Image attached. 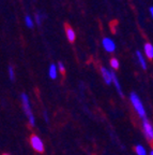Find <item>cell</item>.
<instances>
[{"label": "cell", "instance_id": "cell-1", "mask_svg": "<svg viewBox=\"0 0 153 155\" xmlns=\"http://www.w3.org/2000/svg\"><path fill=\"white\" fill-rule=\"evenodd\" d=\"M20 99H22V107H23V110H24L25 114L27 115L28 117V121L30 126L33 127L36 125V119H34V115L32 113V110H31V106H30V101H29V98H28V95L26 93H22L20 94Z\"/></svg>", "mask_w": 153, "mask_h": 155}, {"label": "cell", "instance_id": "cell-2", "mask_svg": "<svg viewBox=\"0 0 153 155\" xmlns=\"http://www.w3.org/2000/svg\"><path fill=\"white\" fill-rule=\"evenodd\" d=\"M130 100H131V104L134 107L135 111L137 112L139 116H140L142 120L147 119V113H146V109H145L144 104L140 100V98L138 97V95L136 93H131L130 95Z\"/></svg>", "mask_w": 153, "mask_h": 155}, {"label": "cell", "instance_id": "cell-3", "mask_svg": "<svg viewBox=\"0 0 153 155\" xmlns=\"http://www.w3.org/2000/svg\"><path fill=\"white\" fill-rule=\"evenodd\" d=\"M30 144H31L32 149L34 151L39 153H43L44 152V143L43 141L41 140L40 137H38L36 135H32L30 137Z\"/></svg>", "mask_w": 153, "mask_h": 155}, {"label": "cell", "instance_id": "cell-4", "mask_svg": "<svg viewBox=\"0 0 153 155\" xmlns=\"http://www.w3.org/2000/svg\"><path fill=\"white\" fill-rule=\"evenodd\" d=\"M142 128L146 137L149 140H153V125L148 120H142Z\"/></svg>", "mask_w": 153, "mask_h": 155}, {"label": "cell", "instance_id": "cell-5", "mask_svg": "<svg viewBox=\"0 0 153 155\" xmlns=\"http://www.w3.org/2000/svg\"><path fill=\"white\" fill-rule=\"evenodd\" d=\"M102 45H103L104 50L108 53H113L116 50V44L114 42V40H111L110 38H104L102 40Z\"/></svg>", "mask_w": 153, "mask_h": 155}, {"label": "cell", "instance_id": "cell-6", "mask_svg": "<svg viewBox=\"0 0 153 155\" xmlns=\"http://www.w3.org/2000/svg\"><path fill=\"white\" fill-rule=\"evenodd\" d=\"M101 73H102V77H103L104 82L106 84L110 85L113 83V73H111V71L106 69L105 67H101Z\"/></svg>", "mask_w": 153, "mask_h": 155}, {"label": "cell", "instance_id": "cell-7", "mask_svg": "<svg viewBox=\"0 0 153 155\" xmlns=\"http://www.w3.org/2000/svg\"><path fill=\"white\" fill-rule=\"evenodd\" d=\"M64 29H65V36H67V41L71 42V43H73V42L75 41V39H76V34H75V31L73 30V28L70 25L65 24L64 25Z\"/></svg>", "mask_w": 153, "mask_h": 155}, {"label": "cell", "instance_id": "cell-8", "mask_svg": "<svg viewBox=\"0 0 153 155\" xmlns=\"http://www.w3.org/2000/svg\"><path fill=\"white\" fill-rule=\"evenodd\" d=\"M57 74H58V67L55 64H50L49 68H48V75H49V78L55 80L56 78H57Z\"/></svg>", "mask_w": 153, "mask_h": 155}, {"label": "cell", "instance_id": "cell-9", "mask_svg": "<svg viewBox=\"0 0 153 155\" xmlns=\"http://www.w3.org/2000/svg\"><path fill=\"white\" fill-rule=\"evenodd\" d=\"M144 51L149 59H153V45L151 43H146L144 46Z\"/></svg>", "mask_w": 153, "mask_h": 155}, {"label": "cell", "instance_id": "cell-10", "mask_svg": "<svg viewBox=\"0 0 153 155\" xmlns=\"http://www.w3.org/2000/svg\"><path fill=\"white\" fill-rule=\"evenodd\" d=\"M136 57H137V59H138V63L140 64L141 68H142L144 70H146V69H147V61H146V58L144 57V55H142V53H141L140 51H137V52H136Z\"/></svg>", "mask_w": 153, "mask_h": 155}, {"label": "cell", "instance_id": "cell-11", "mask_svg": "<svg viewBox=\"0 0 153 155\" xmlns=\"http://www.w3.org/2000/svg\"><path fill=\"white\" fill-rule=\"evenodd\" d=\"M111 73H113V83L115 84L117 92L119 93V95L122 97V96H123V92H122V88H121V85H120V83H119V80H118V78H117V75H116L115 72H113V71H111Z\"/></svg>", "mask_w": 153, "mask_h": 155}, {"label": "cell", "instance_id": "cell-12", "mask_svg": "<svg viewBox=\"0 0 153 155\" xmlns=\"http://www.w3.org/2000/svg\"><path fill=\"white\" fill-rule=\"evenodd\" d=\"M25 24L28 28H32L34 26V21L30 15H26L25 16Z\"/></svg>", "mask_w": 153, "mask_h": 155}, {"label": "cell", "instance_id": "cell-13", "mask_svg": "<svg viewBox=\"0 0 153 155\" xmlns=\"http://www.w3.org/2000/svg\"><path fill=\"white\" fill-rule=\"evenodd\" d=\"M135 152H136L137 155H147L146 149L141 144H137L136 147H135Z\"/></svg>", "mask_w": 153, "mask_h": 155}, {"label": "cell", "instance_id": "cell-14", "mask_svg": "<svg viewBox=\"0 0 153 155\" xmlns=\"http://www.w3.org/2000/svg\"><path fill=\"white\" fill-rule=\"evenodd\" d=\"M8 74H9L10 80L14 81V79H15V70H14V68H13L12 66H9V68H8Z\"/></svg>", "mask_w": 153, "mask_h": 155}, {"label": "cell", "instance_id": "cell-15", "mask_svg": "<svg viewBox=\"0 0 153 155\" xmlns=\"http://www.w3.org/2000/svg\"><path fill=\"white\" fill-rule=\"evenodd\" d=\"M119 66H120V64H119V61H118L117 58H111L110 59V67L113 68V69H118L119 68Z\"/></svg>", "mask_w": 153, "mask_h": 155}, {"label": "cell", "instance_id": "cell-16", "mask_svg": "<svg viewBox=\"0 0 153 155\" xmlns=\"http://www.w3.org/2000/svg\"><path fill=\"white\" fill-rule=\"evenodd\" d=\"M58 70H59L61 73L65 72V67H64V65H63L62 61H59V63H58Z\"/></svg>", "mask_w": 153, "mask_h": 155}, {"label": "cell", "instance_id": "cell-17", "mask_svg": "<svg viewBox=\"0 0 153 155\" xmlns=\"http://www.w3.org/2000/svg\"><path fill=\"white\" fill-rule=\"evenodd\" d=\"M36 22L38 25H41V23H42V16H41V14H39V13L36 14Z\"/></svg>", "mask_w": 153, "mask_h": 155}, {"label": "cell", "instance_id": "cell-18", "mask_svg": "<svg viewBox=\"0 0 153 155\" xmlns=\"http://www.w3.org/2000/svg\"><path fill=\"white\" fill-rule=\"evenodd\" d=\"M44 120H45L46 122L49 121V119H48V114H47V112H46V111H44Z\"/></svg>", "mask_w": 153, "mask_h": 155}, {"label": "cell", "instance_id": "cell-19", "mask_svg": "<svg viewBox=\"0 0 153 155\" xmlns=\"http://www.w3.org/2000/svg\"><path fill=\"white\" fill-rule=\"evenodd\" d=\"M149 11H150V14H151V16H152V18H153V7H151L150 9H149Z\"/></svg>", "mask_w": 153, "mask_h": 155}, {"label": "cell", "instance_id": "cell-20", "mask_svg": "<svg viewBox=\"0 0 153 155\" xmlns=\"http://www.w3.org/2000/svg\"><path fill=\"white\" fill-rule=\"evenodd\" d=\"M150 155H153V150H152V151H151V152H150Z\"/></svg>", "mask_w": 153, "mask_h": 155}, {"label": "cell", "instance_id": "cell-21", "mask_svg": "<svg viewBox=\"0 0 153 155\" xmlns=\"http://www.w3.org/2000/svg\"><path fill=\"white\" fill-rule=\"evenodd\" d=\"M2 155H9V154H2Z\"/></svg>", "mask_w": 153, "mask_h": 155}]
</instances>
